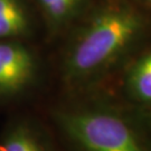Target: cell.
<instances>
[{
	"instance_id": "cell-1",
	"label": "cell",
	"mask_w": 151,
	"mask_h": 151,
	"mask_svg": "<svg viewBox=\"0 0 151 151\" xmlns=\"http://www.w3.org/2000/svg\"><path fill=\"white\" fill-rule=\"evenodd\" d=\"M149 27L140 10L125 2L94 11L77 29L62 63V80L73 93L90 91L124 63Z\"/></svg>"
},
{
	"instance_id": "cell-2",
	"label": "cell",
	"mask_w": 151,
	"mask_h": 151,
	"mask_svg": "<svg viewBox=\"0 0 151 151\" xmlns=\"http://www.w3.org/2000/svg\"><path fill=\"white\" fill-rule=\"evenodd\" d=\"M53 118L74 151H151V127L145 119L106 100L66 104Z\"/></svg>"
},
{
	"instance_id": "cell-3",
	"label": "cell",
	"mask_w": 151,
	"mask_h": 151,
	"mask_svg": "<svg viewBox=\"0 0 151 151\" xmlns=\"http://www.w3.org/2000/svg\"><path fill=\"white\" fill-rule=\"evenodd\" d=\"M35 54L18 40H0V100H12L30 91L38 80Z\"/></svg>"
},
{
	"instance_id": "cell-4",
	"label": "cell",
	"mask_w": 151,
	"mask_h": 151,
	"mask_svg": "<svg viewBox=\"0 0 151 151\" xmlns=\"http://www.w3.org/2000/svg\"><path fill=\"white\" fill-rule=\"evenodd\" d=\"M122 92L130 109L148 123L151 119V48L133 60L124 72Z\"/></svg>"
},
{
	"instance_id": "cell-5",
	"label": "cell",
	"mask_w": 151,
	"mask_h": 151,
	"mask_svg": "<svg viewBox=\"0 0 151 151\" xmlns=\"http://www.w3.org/2000/svg\"><path fill=\"white\" fill-rule=\"evenodd\" d=\"M0 151H55L47 135L34 121L18 119L0 137Z\"/></svg>"
},
{
	"instance_id": "cell-6",
	"label": "cell",
	"mask_w": 151,
	"mask_h": 151,
	"mask_svg": "<svg viewBox=\"0 0 151 151\" xmlns=\"http://www.w3.org/2000/svg\"><path fill=\"white\" fill-rule=\"evenodd\" d=\"M30 18L20 0H0V40H18L29 34Z\"/></svg>"
},
{
	"instance_id": "cell-7",
	"label": "cell",
	"mask_w": 151,
	"mask_h": 151,
	"mask_svg": "<svg viewBox=\"0 0 151 151\" xmlns=\"http://www.w3.org/2000/svg\"><path fill=\"white\" fill-rule=\"evenodd\" d=\"M38 4L49 28L57 32L74 19L82 0H38Z\"/></svg>"
},
{
	"instance_id": "cell-8",
	"label": "cell",
	"mask_w": 151,
	"mask_h": 151,
	"mask_svg": "<svg viewBox=\"0 0 151 151\" xmlns=\"http://www.w3.org/2000/svg\"><path fill=\"white\" fill-rule=\"evenodd\" d=\"M143 1H146V2H148L149 5H151V0H143Z\"/></svg>"
},
{
	"instance_id": "cell-9",
	"label": "cell",
	"mask_w": 151,
	"mask_h": 151,
	"mask_svg": "<svg viewBox=\"0 0 151 151\" xmlns=\"http://www.w3.org/2000/svg\"><path fill=\"white\" fill-rule=\"evenodd\" d=\"M148 123H149V125H150V127H151V119L149 120V122H148Z\"/></svg>"
}]
</instances>
